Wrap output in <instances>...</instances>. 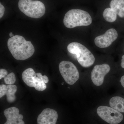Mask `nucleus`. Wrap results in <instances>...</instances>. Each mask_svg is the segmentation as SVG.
Returning <instances> with one entry per match:
<instances>
[{
  "label": "nucleus",
  "instance_id": "aec40b11",
  "mask_svg": "<svg viewBox=\"0 0 124 124\" xmlns=\"http://www.w3.org/2000/svg\"><path fill=\"white\" fill-rule=\"evenodd\" d=\"M121 66L124 69V55H122V59H121Z\"/></svg>",
  "mask_w": 124,
  "mask_h": 124
},
{
  "label": "nucleus",
  "instance_id": "0eeeda50",
  "mask_svg": "<svg viewBox=\"0 0 124 124\" xmlns=\"http://www.w3.org/2000/svg\"><path fill=\"white\" fill-rule=\"evenodd\" d=\"M97 112L101 119L110 124H119L124 119L122 113L110 107L100 106L98 108Z\"/></svg>",
  "mask_w": 124,
  "mask_h": 124
},
{
  "label": "nucleus",
  "instance_id": "9d476101",
  "mask_svg": "<svg viewBox=\"0 0 124 124\" xmlns=\"http://www.w3.org/2000/svg\"><path fill=\"white\" fill-rule=\"evenodd\" d=\"M58 118V114L56 111L51 108H45L38 116L37 124H55Z\"/></svg>",
  "mask_w": 124,
  "mask_h": 124
},
{
  "label": "nucleus",
  "instance_id": "6e6552de",
  "mask_svg": "<svg viewBox=\"0 0 124 124\" xmlns=\"http://www.w3.org/2000/svg\"><path fill=\"white\" fill-rule=\"evenodd\" d=\"M110 70V66L106 63L98 64L94 67L91 73V80L94 85L97 86L101 85L104 82V77Z\"/></svg>",
  "mask_w": 124,
  "mask_h": 124
},
{
  "label": "nucleus",
  "instance_id": "6ab92c4d",
  "mask_svg": "<svg viewBox=\"0 0 124 124\" xmlns=\"http://www.w3.org/2000/svg\"><path fill=\"white\" fill-rule=\"evenodd\" d=\"M5 10L4 7L1 4V3H0V18H1L4 16Z\"/></svg>",
  "mask_w": 124,
  "mask_h": 124
},
{
  "label": "nucleus",
  "instance_id": "4468645a",
  "mask_svg": "<svg viewBox=\"0 0 124 124\" xmlns=\"http://www.w3.org/2000/svg\"><path fill=\"white\" fill-rule=\"evenodd\" d=\"M17 86L15 85H7L5 95L7 97V100L9 103L13 102L16 100L15 93L17 91Z\"/></svg>",
  "mask_w": 124,
  "mask_h": 124
},
{
  "label": "nucleus",
  "instance_id": "412c9836",
  "mask_svg": "<svg viewBox=\"0 0 124 124\" xmlns=\"http://www.w3.org/2000/svg\"><path fill=\"white\" fill-rule=\"evenodd\" d=\"M121 84L122 85V86L124 88V75L122 76L121 78L120 81Z\"/></svg>",
  "mask_w": 124,
  "mask_h": 124
},
{
  "label": "nucleus",
  "instance_id": "9b49d317",
  "mask_svg": "<svg viewBox=\"0 0 124 124\" xmlns=\"http://www.w3.org/2000/svg\"><path fill=\"white\" fill-rule=\"evenodd\" d=\"M4 115L7 119L4 124H25L23 120V116L19 114V110L15 107L5 109Z\"/></svg>",
  "mask_w": 124,
  "mask_h": 124
},
{
  "label": "nucleus",
  "instance_id": "4be33fe9",
  "mask_svg": "<svg viewBox=\"0 0 124 124\" xmlns=\"http://www.w3.org/2000/svg\"><path fill=\"white\" fill-rule=\"evenodd\" d=\"M9 36L10 37H14V35L13 33H12V32H11L9 33Z\"/></svg>",
  "mask_w": 124,
  "mask_h": 124
},
{
  "label": "nucleus",
  "instance_id": "ddd939ff",
  "mask_svg": "<svg viewBox=\"0 0 124 124\" xmlns=\"http://www.w3.org/2000/svg\"><path fill=\"white\" fill-rule=\"evenodd\" d=\"M111 107L120 112L124 113V99L119 96L113 97L109 101Z\"/></svg>",
  "mask_w": 124,
  "mask_h": 124
},
{
  "label": "nucleus",
  "instance_id": "f3484780",
  "mask_svg": "<svg viewBox=\"0 0 124 124\" xmlns=\"http://www.w3.org/2000/svg\"><path fill=\"white\" fill-rule=\"evenodd\" d=\"M7 85H0V98H1L5 95L6 92Z\"/></svg>",
  "mask_w": 124,
  "mask_h": 124
},
{
  "label": "nucleus",
  "instance_id": "1a4fd4ad",
  "mask_svg": "<svg viewBox=\"0 0 124 124\" xmlns=\"http://www.w3.org/2000/svg\"><path fill=\"white\" fill-rule=\"evenodd\" d=\"M118 37V33L115 29L111 28L104 34L95 37L94 44L99 48H104L109 46Z\"/></svg>",
  "mask_w": 124,
  "mask_h": 124
},
{
  "label": "nucleus",
  "instance_id": "dca6fc26",
  "mask_svg": "<svg viewBox=\"0 0 124 124\" xmlns=\"http://www.w3.org/2000/svg\"><path fill=\"white\" fill-rule=\"evenodd\" d=\"M16 79L15 75L13 72H11L8 74L4 78V81L5 84L8 85L14 84L16 82Z\"/></svg>",
  "mask_w": 124,
  "mask_h": 124
},
{
  "label": "nucleus",
  "instance_id": "5701e85b",
  "mask_svg": "<svg viewBox=\"0 0 124 124\" xmlns=\"http://www.w3.org/2000/svg\"></svg>",
  "mask_w": 124,
  "mask_h": 124
},
{
  "label": "nucleus",
  "instance_id": "20e7f679",
  "mask_svg": "<svg viewBox=\"0 0 124 124\" xmlns=\"http://www.w3.org/2000/svg\"><path fill=\"white\" fill-rule=\"evenodd\" d=\"M18 6L20 11L25 15L33 18H39L45 13L44 4L39 0H19Z\"/></svg>",
  "mask_w": 124,
  "mask_h": 124
},
{
  "label": "nucleus",
  "instance_id": "39448f33",
  "mask_svg": "<svg viewBox=\"0 0 124 124\" xmlns=\"http://www.w3.org/2000/svg\"><path fill=\"white\" fill-rule=\"evenodd\" d=\"M23 82L30 87H34L38 91H43L46 89V84L49 82L46 76H42L40 73H36L32 68H28L23 71L22 75Z\"/></svg>",
  "mask_w": 124,
  "mask_h": 124
},
{
  "label": "nucleus",
  "instance_id": "a211bd4d",
  "mask_svg": "<svg viewBox=\"0 0 124 124\" xmlns=\"http://www.w3.org/2000/svg\"><path fill=\"white\" fill-rule=\"evenodd\" d=\"M8 72L6 69H1L0 70V79L4 78L6 76L8 75Z\"/></svg>",
  "mask_w": 124,
  "mask_h": 124
},
{
  "label": "nucleus",
  "instance_id": "f03ea898",
  "mask_svg": "<svg viewBox=\"0 0 124 124\" xmlns=\"http://www.w3.org/2000/svg\"><path fill=\"white\" fill-rule=\"evenodd\" d=\"M63 22L65 27L72 28L90 25L92 23V18L90 15L85 10L72 9L65 15Z\"/></svg>",
  "mask_w": 124,
  "mask_h": 124
},
{
  "label": "nucleus",
  "instance_id": "423d86ee",
  "mask_svg": "<svg viewBox=\"0 0 124 124\" xmlns=\"http://www.w3.org/2000/svg\"><path fill=\"white\" fill-rule=\"evenodd\" d=\"M59 71L67 84L73 85L79 78V73L76 66L69 61H63L59 66Z\"/></svg>",
  "mask_w": 124,
  "mask_h": 124
},
{
  "label": "nucleus",
  "instance_id": "7ed1b4c3",
  "mask_svg": "<svg viewBox=\"0 0 124 124\" xmlns=\"http://www.w3.org/2000/svg\"><path fill=\"white\" fill-rule=\"evenodd\" d=\"M67 49L70 53L76 55L78 62L84 67L91 66L95 62V57L93 54L80 43L71 42L68 46Z\"/></svg>",
  "mask_w": 124,
  "mask_h": 124
},
{
  "label": "nucleus",
  "instance_id": "f257e3e1",
  "mask_svg": "<svg viewBox=\"0 0 124 124\" xmlns=\"http://www.w3.org/2000/svg\"><path fill=\"white\" fill-rule=\"evenodd\" d=\"M7 46L13 57L17 60H24L31 57L35 53L34 46L30 41L22 36H14L7 41Z\"/></svg>",
  "mask_w": 124,
  "mask_h": 124
},
{
  "label": "nucleus",
  "instance_id": "f8f14e48",
  "mask_svg": "<svg viewBox=\"0 0 124 124\" xmlns=\"http://www.w3.org/2000/svg\"><path fill=\"white\" fill-rule=\"evenodd\" d=\"M110 5L119 17L124 18V0H111Z\"/></svg>",
  "mask_w": 124,
  "mask_h": 124
},
{
  "label": "nucleus",
  "instance_id": "2eb2a0df",
  "mask_svg": "<svg viewBox=\"0 0 124 124\" xmlns=\"http://www.w3.org/2000/svg\"><path fill=\"white\" fill-rule=\"evenodd\" d=\"M117 14L111 8L105 9L103 13L104 19L108 22H115L117 18Z\"/></svg>",
  "mask_w": 124,
  "mask_h": 124
}]
</instances>
